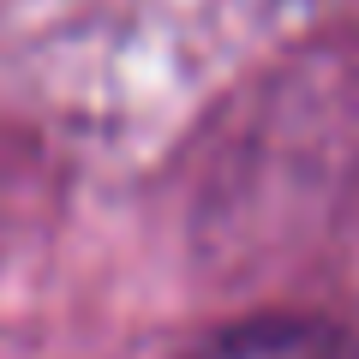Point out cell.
I'll list each match as a JSON object with an SVG mask.
<instances>
[{
	"instance_id": "obj_1",
	"label": "cell",
	"mask_w": 359,
	"mask_h": 359,
	"mask_svg": "<svg viewBox=\"0 0 359 359\" xmlns=\"http://www.w3.org/2000/svg\"><path fill=\"white\" fill-rule=\"evenodd\" d=\"M198 359H335V330L306 318H257L222 330Z\"/></svg>"
}]
</instances>
